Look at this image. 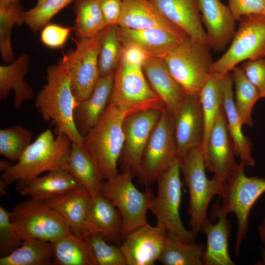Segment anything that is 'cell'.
<instances>
[{
	"label": "cell",
	"mask_w": 265,
	"mask_h": 265,
	"mask_svg": "<svg viewBox=\"0 0 265 265\" xmlns=\"http://www.w3.org/2000/svg\"><path fill=\"white\" fill-rule=\"evenodd\" d=\"M133 177L128 171L119 173L104 181L100 190L120 212L123 240L129 233L148 223L147 212L155 197L148 187L144 192L139 191L132 182Z\"/></svg>",
	"instance_id": "52a82bcc"
},
{
	"label": "cell",
	"mask_w": 265,
	"mask_h": 265,
	"mask_svg": "<svg viewBox=\"0 0 265 265\" xmlns=\"http://www.w3.org/2000/svg\"><path fill=\"white\" fill-rule=\"evenodd\" d=\"M53 264L98 265L88 237L70 233L53 242Z\"/></svg>",
	"instance_id": "4dcf8cb0"
},
{
	"label": "cell",
	"mask_w": 265,
	"mask_h": 265,
	"mask_svg": "<svg viewBox=\"0 0 265 265\" xmlns=\"http://www.w3.org/2000/svg\"><path fill=\"white\" fill-rule=\"evenodd\" d=\"M45 0H38L36 5L40 4L42 3V2H43L44 1H45Z\"/></svg>",
	"instance_id": "816d5d0a"
},
{
	"label": "cell",
	"mask_w": 265,
	"mask_h": 265,
	"mask_svg": "<svg viewBox=\"0 0 265 265\" xmlns=\"http://www.w3.org/2000/svg\"><path fill=\"white\" fill-rule=\"evenodd\" d=\"M150 0L169 22L189 37L209 46L201 18L198 0Z\"/></svg>",
	"instance_id": "44dd1931"
},
{
	"label": "cell",
	"mask_w": 265,
	"mask_h": 265,
	"mask_svg": "<svg viewBox=\"0 0 265 265\" xmlns=\"http://www.w3.org/2000/svg\"><path fill=\"white\" fill-rule=\"evenodd\" d=\"M88 238L98 265H126L120 246L108 243L99 232L91 234Z\"/></svg>",
	"instance_id": "60d3db41"
},
{
	"label": "cell",
	"mask_w": 265,
	"mask_h": 265,
	"mask_svg": "<svg viewBox=\"0 0 265 265\" xmlns=\"http://www.w3.org/2000/svg\"><path fill=\"white\" fill-rule=\"evenodd\" d=\"M203 153L206 169L213 173V177L226 183L233 175L238 163L223 106L210 132Z\"/></svg>",
	"instance_id": "9a60e30c"
},
{
	"label": "cell",
	"mask_w": 265,
	"mask_h": 265,
	"mask_svg": "<svg viewBox=\"0 0 265 265\" xmlns=\"http://www.w3.org/2000/svg\"><path fill=\"white\" fill-rule=\"evenodd\" d=\"M142 67L152 89L161 99L165 108L173 114L186 94L171 75L164 60L149 57Z\"/></svg>",
	"instance_id": "603a6c76"
},
{
	"label": "cell",
	"mask_w": 265,
	"mask_h": 265,
	"mask_svg": "<svg viewBox=\"0 0 265 265\" xmlns=\"http://www.w3.org/2000/svg\"><path fill=\"white\" fill-rule=\"evenodd\" d=\"M74 27L57 24H48L41 31L40 39L46 46L51 48L62 47L66 43Z\"/></svg>",
	"instance_id": "7bdbcfd3"
},
{
	"label": "cell",
	"mask_w": 265,
	"mask_h": 265,
	"mask_svg": "<svg viewBox=\"0 0 265 265\" xmlns=\"http://www.w3.org/2000/svg\"><path fill=\"white\" fill-rule=\"evenodd\" d=\"M105 28L90 37L77 38L75 49L67 52L57 63L69 77L78 102L90 96L100 78L99 56Z\"/></svg>",
	"instance_id": "9c48e42d"
},
{
	"label": "cell",
	"mask_w": 265,
	"mask_h": 265,
	"mask_svg": "<svg viewBox=\"0 0 265 265\" xmlns=\"http://www.w3.org/2000/svg\"><path fill=\"white\" fill-rule=\"evenodd\" d=\"M32 133L19 125L0 130V153L8 159L18 161L31 144Z\"/></svg>",
	"instance_id": "f35d334b"
},
{
	"label": "cell",
	"mask_w": 265,
	"mask_h": 265,
	"mask_svg": "<svg viewBox=\"0 0 265 265\" xmlns=\"http://www.w3.org/2000/svg\"><path fill=\"white\" fill-rule=\"evenodd\" d=\"M261 258L260 261L258 263V265H265V249L263 248L261 251Z\"/></svg>",
	"instance_id": "f907efd6"
},
{
	"label": "cell",
	"mask_w": 265,
	"mask_h": 265,
	"mask_svg": "<svg viewBox=\"0 0 265 265\" xmlns=\"http://www.w3.org/2000/svg\"><path fill=\"white\" fill-rule=\"evenodd\" d=\"M29 55L23 53L13 62L0 66V100H6L13 90V105L17 109L24 102L31 100L34 96V89L24 80L29 70Z\"/></svg>",
	"instance_id": "484cf974"
},
{
	"label": "cell",
	"mask_w": 265,
	"mask_h": 265,
	"mask_svg": "<svg viewBox=\"0 0 265 265\" xmlns=\"http://www.w3.org/2000/svg\"><path fill=\"white\" fill-rule=\"evenodd\" d=\"M178 161L165 170L158 178V192L149 211L157 223L187 242H194L196 235L185 227L180 214L182 183Z\"/></svg>",
	"instance_id": "4fadbf2b"
},
{
	"label": "cell",
	"mask_w": 265,
	"mask_h": 265,
	"mask_svg": "<svg viewBox=\"0 0 265 265\" xmlns=\"http://www.w3.org/2000/svg\"><path fill=\"white\" fill-rule=\"evenodd\" d=\"M244 166L245 164L241 162L238 164L219 196L222 199V211L227 214L233 213L237 219L235 250L236 256L239 254L240 246L247 235L251 209L265 192V179L247 176Z\"/></svg>",
	"instance_id": "ba28073f"
},
{
	"label": "cell",
	"mask_w": 265,
	"mask_h": 265,
	"mask_svg": "<svg viewBox=\"0 0 265 265\" xmlns=\"http://www.w3.org/2000/svg\"><path fill=\"white\" fill-rule=\"evenodd\" d=\"M72 143L70 137L63 133H58L54 139L50 129L42 132L16 164H11L1 171L0 195L6 196L4 188L13 182H16L18 190L42 173L55 170L66 171Z\"/></svg>",
	"instance_id": "6da1fadb"
},
{
	"label": "cell",
	"mask_w": 265,
	"mask_h": 265,
	"mask_svg": "<svg viewBox=\"0 0 265 265\" xmlns=\"http://www.w3.org/2000/svg\"><path fill=\"white\" fill-rule=\"evenodd\" d=\"M205 246L201 243L187 242L167 230L158 261L163 265H203Z\"/></svg>",
	"instance_id": "1f68e13d"
},
{
	"label": "cell",
	"mask_w": 265,
	"mask_h": 265,
	"mask_svg": "<svg viewBox=\"0 0 265 265\" xmlns=\"http://www.w3.org/2000/svg\"><path fill=\"white\" fill-rule=\"evenodd\" d=\"M258 233L260 240L265 249V216L258 226Z\"/></svg>",
	"instance_id": "c3c4849f"
},
{
	"label": "cell",
	"mask_w": 265,
	"mask_h": 265,
	"mask_svg": "<svg viewBox=\"0 0 265 265\" xmlns=\"http://www.w3.org/2000/svg\"><path fill=\"white\" fill-rule=\"evenodd\" d=\"M21 1V0H0V5L19 4Z\"/></svg>",
	"instance_id": "681fc988"
},
{
	"label": "cell",
	"mask_w": 265,
	"mask_h": 265,
	"mask_svg": "<svg viewBox=\"0 0 265 265\" xmlns=\"http://www.w3.org/2000/svg\"><path fill=\"white\" fill-rule=\"evenodd\" d=\"M148 57L145 52L137 46L128 45L123 46L121 58L129 63L142 66Z\"/></svg>",
	"instance_id": "7dc6e473"
},
{
	"label": "cell",
	"mask_w": 265,
	"mask_h": 265,
	"mask_svg": "<svg viewBox=\"0 0 265 265\" xmlns=\"http://www.w3.org/2000/svg\"><path fill=\"white\" fill-rule=\"evenodd\" d=\"M23 239L10 220V212L0 206V257L9 255L22 244Z\"/></svg>",
	"instance_id": "b9f144b4"
},
{
	"label": "cell",
	"mask_w": 265,
	"mask_h": 265,
	"mask_svg": "<svg viewBox=\"0 0 265 265\" xmlns=\"http://www.w3.org/2000/svg\"><path fill=\"white\" fill-rule=\"evenodd\" d=\"M264 5H265V10H264V15L265 16V0H264Z\"/></svg>",
	"instance_id": "f5cc1de1"
},
{
	"label": "cell",
	"mask_w": 265,
	"mask_h": 265,
	"mask_svg": "<svg viewBox=\"0 0 265 265\" xmlns=\"http://www.w3.org/2000/svg\"><path fill=\"white\" fill-rule=\"evenodd\" d=\"M66 171L92 196L100 192L104 180L91 155L84 145L72 142Z\"/></svg>",
	"instance_id": "f546056e"
},
{
	"label": "cell",
	"mask_w": 265,
	"mask_h": 265,
	"mask_svg": "<svg viewBox=\"0 0 265 265\" xmlns=\"http://www.w3.org/2000/svg\"><path fill=\"white\" fill-rule=\"evenodd\" d=\"M198 6L210 48L221 52L236 31V21L229 6L220 0H198Z\"/></svg>",
	"instance_id": "ac0fdd59"
},
{
	"label": "cell",
	"mask_w": 265,
	"mask_h": 265,
	"mask_svg": "<svg viewBox=\"0 0 265 265\" xmlns=\"http://www.w3.org/2000/svg\"><path fill=\"white\" fill-rule=\"evenodd\" d=\"M91 199L89 191L80 185L68 193L43 202L65 219L74 234L88 237L87 221Z\"/></svg>",
	"instance_id": "7402d4cb"
},
{
	"label": "cell",
	"mask_w": 265,
	"mask_h": 265,
	"mask_svg": "<svg viewBox=\"0 0 265 265\" xmlns=\"http://www.w3.org/2000/svg\"><path fill=\"white\" fill-rule=\"evenodd\" d=\"M179 160L173 115L165 108L148 139L136 176L142 185L149 187Z\"/></svg>",
	"instance_id": "30bf717a"
},
{
	"label": "cell",
	"mask_w": 265,
	"mask_h": 265,
	"mask_svg": "<svg viewBox=\"0 0 265 265\" xmlns=\"http://www.w3.org/2000/svg\"><path fill=\"white\" fill-rule=\"evenodd\" d=\"M52 242L35 238L23 240L9 255L0 258V265H51L53 264Z\"/></svg>",
	"instance_id": "d6a6232c"
},
{
	"label": "cell",
	"mask_w": 265,
	"mask_h": 265,
	"mask_svg": "<svg viewBox=\"0 0 265 265\" xmlns=\"http://www.w3.org/2000/svg\"><path fill=\"white\" fill-rule=\"evenodd\" d=\"M122 220L119 210L101 192L92 196L87 221L88 236L99 232L108 241L120 246Z\"/></svg>",
	"instance_id": "d4e9b609"
},
{
	"label": "cell",
	"mask_w": 265,
	"mask_h": 265,
	"mask_svg": "<svg viewBox=\"0 0 265 265\" xmlns=\"http://www.w3.org/2000/svg\"><path fill=\"white\" fill-rule=\"evenodd\" d=\"M207 45L187 37L164 57L171 75L186 94L199 93L212 73L213 61Z\"/></svg>",
	"instance_id": "5b68a950"
},
{
	"label": "cell",
	"mask_w": 265,
	"mask_h": 265,
	"mask_svg": "<svg viewBox=\"0 0 265 265\" xmlns=\"http://www.w3.org/2000/svg\"><path fill=\"white\" fill-rule=\"evenodd\" d=\"M241 67L261 98L265 99V58L246 61Z\"/></svg>",
	"instance_id": "ee69618b"
},
{
	"label": "cell",
	"mask_w": 265,
	"mask_h": 265,
	"mask_svg": "<svg viewBox=\"0 0 265 265\" xmlns=\"http://www.w3.org/2000/svg\"><path fill=\"white\" fill-rule=\"evenodd\" d=\"M75 0H46L24 11V23L34 32L42 30L52 18Z\"/></svg>",
	"instance_id": "ab89813d"
},
{
	"label": "cell",
	"mask_w": 265,
	"mask_h": 265,
	"mask_svg": "<svg viewBox=\"0 0 265 265\" xmlns=\"http://www.w3.org/2000/svg\"><path fill=\"white\" fill-rule=\"evenodd\" d=\"M235 86L234 102L243 125L253 124L252 110L254 106L261 98L260 94L245 75L241 67L237 66L232 71Z\"/></svg>",
	"instance_id": "e575fe53"
},
{
	"label": "cell",
	"mask_w": 265,
	"mask_h": 265,
	"mask_svg": "<svg viewBox=\"0 0 265 265\" xmlns=\"http://www.w3.org/2000/svg\"><path fill=\"white\" fill-rule=\"evenodd\" d=\"M179 164L189 194L188 212L191 231L197 235L203 222L208 218L209 204L215 195L220 196L225 183L206 174L202 146L189 150L179 157Z\"/></svg>",
	"instance_id": "277c9868"
},
{
	"label": "cell",
	"mask_w": 265,
	"mask_h": 265,
	"mask_svg": "<svg viewBox=\"0 0 265 265\" xmlns=\"http://www.w3.org/2000/svg\"><path fill=\"white\" fill-rule=\"evenodd\" d=\"M125 115L108 103L95 126L83 136V144L105 181L119 173L117 165L124 141Z\"/></svg>",
	"instance_id": "3957f363"
},
{
	"label": "cell",
	"mask_w": 265,
	"mask_h": 265,
	"mask_svg": "<svg viewBox=\"0 0 265 265\" xmlns=\"http://www.w3.org/2000/svg\"><path fill=\"white\" fill-rule=\"evenodd\" d=\"M122 48L118 26H107L103 36L99 56L100 77L115 72L121 59Z\"/></svg>",
	"instance_id": "74e56055"
},
{
	"label": "cell",
	"mask_w": 265,
	"mask_h": 265,
	"mask_svg": "<svg viewBox=\"0 0 265 265\" xmlns=\"http://www.w3.org/2000/svg\"><path fill=\"white\" fill-rule=\"evenodd\" d=\"M106 25H117L122 9L123 0H99Z\"/></svg>",
	"instance_id": "bcb514c9"
},
{
	"label": "cell",
	"mask_w": 265,
	"mask_h": 265,
	"mask_svg": "<svg viewBox=\"0 0 265 265\" xmlns=\"http://www.w3.org/2000/svg\"><path fill=\"white\" fill-rule=\"evenodd\" d=\"M80 186L67 171L55 170L44 176L35 178L18 191L23 196L44 202L68 193Z\"/></svg>",
	"instance_id": "f1b7e54d"
},
{
	"label": "cell",
	"mask_w": 265,
	"mask_h": 265,
	"mask_svg": "<svg viewBox=\"0 0 265 265\" xmlns=\"http://www.w3.org/2000/svg\"><path fill=\"white\" fill-rule=\"evenodd\" d=\"M10 212L11 221L23 240L35 238L53 243L72 233L65 219L42 201L30 198Z\"/></svg>",
	"instance_id": "8fae6325"
},
{
	"label": "cell",
	"mask_w": 265,
	"mask_h": 265,
	"mask_svg": "<svg viewBox=\"0 0 265 265\" xmlns=\"http://www.w3.org/2000/svg\"><path fill=\"white\" fill-rule=\"evenodd\" d=\"M24 11L20 3L0 5V52L4 64L16 59L11 46V31L14 25L24 23Z\"/></svg>",
	"instance_id": "8d00e7d4"
},
{
	"label": "cell",
	"mask_w": 265,
	"mask_h": 265,
	"mask_svg": "<svg viewBox=\"0 0 265 265\" xmlns=\"http://www.w3.org/2000/svg\"><path fill=\"white\" fill-rule=\"evenodd\" d=\"M47 83L35 99L36 110L46 121L55 126L57 133L68 135L73 142L84 145L83 137L75 123L74 110L78 104L72 90L69 77L58 65L47 68Z\"/></svg>",
	"instance_id": "7a4b0ae2"
},
{
	"label": "cell",
	"mask_w": 265,
	"mask_h": 265,
	"mask_svg": "<svg viewBox=\"0 0 265 265\" xmlns=\"http://www.w3.org/2000/svg\"><path fill=\"white\" fill-rule=\"evenodd\" d=\"M117 26L132 29L159 28L181 39L188 37L169 22L150 0H123Z\"/></svg>",
	"instance_id": "ffe728a7"
},
{
	"label": "cell",
	"mask_w": 265,
	"mask_h": 265,
	"mask_svg": "<svg viewBox=\"0 0 265 265\" xmlns=\"http://www.w3.org/2000/svg\"><path fill=\"white\" fill-rule=\"evenodd\" d=\"M228 6L236 21L243 16L254 14L264 15V0H228Z\"/></svg>",
	"instance_id": "f6af8a7d"
},
{
	"label": "cell",
	"mask_w": 265,
	"mask_h": 265,
	"mask_svg": "<svg viewBox=\"0 0 265 265\" xmlns=\"http://www.w3.org/2000/svg\"><path fill=\"white\" fill-rule=\"evenodd\" d=\"M233 80L228 73L223 79V103L227 128L234 145L235 155L239 157L245 165L253 166L255 160L252 155V144L250 139L242 131L243 126L234 102Z\"/></svg>",
	"instance_id": "4316f807"
},
{
	"label": "cell",
	"mask_w": 265,
	"mask_h": 265,
	"mask_svg": "<svg viewBox=\"0 0 265 265\" xmlns=\"http://www.w3.org/2000/svg\"><path fill=\"white\" fill-rule=\"evenodd\" d=\"M118 31L122 46H137L152 57L163 58L170 49L183 40L159 28L132 29L118 26Z\"/></svg>",
	"instance_id": "83f0119b"
},
{
	"label": "cell",
	"mask_w": 265,
	"mask_h": 265,
	"mask_svg": "<svg viewBox=\"0 0 265 265\" xmlns=\"http://www.w3.org/2000/svg\"><path fill=\"white\" fill-rule=\"evenodd\" d=\"M74 10L76 20L74 28L77 38L93 36L107 26L99 0H75Z\"/></svg>",
	"instance_id": "d590c367"
},
{
	"label": "cell",
	"mask_w": 265,
	"mask_h": 265,
	"mask_svg": "<svg viewBox=\"0 0 265 265\" xmlns=\"http://www.w3.org/2000/svg\"><path fill=\"white\" fill-rule=\"evenodd\" d=\"M238 21L230 46L213 62L212 72L225 75L240 62L265 58V16L250 14L242 17Z\"/></svg>",
	"instance_id": "7c38bea8"
},
{
	"label": "cell",
	"mask_w": 265,
	"mask_h": 265,
	"mask_svg": "<svg viewBox=\"0 0 265 265\" xmlns=\"http://www.w3.org/2000/svg\"><path fill=\"white\" fill-rule=\"evenodd\" d=\"M162 111L149 109L124 117V141L118 162L122 172L136 176L148 139Z\"/></svg>",
	"instance_id": "5bb4252c"
},
{
	"label": "cell",
	"mask_w": 265,
	"mask_h": 265,
	"mask_svg": "<svg viewBox=\"0 0 265 265\" xmlns=\"http://www.w3.org/2000/svg\"><path fill=\"white\" fill-rule=\"evenodd\" d=\"M224 76L212 72L199 93L204 121V135L202 144L203 151L217 115L222 107Z\"/></svg>",
	"instance_id": "836d02e7"
},
{
	"label": "cell",
	"mask_w": 265,
	"mask_h": 265,
	"mask_svg": "<svg viewBox=\"0 0 265 265\" xmlns=\"http://www.w3.org/2000/svg\"><path fill=\"white\" fill-rule=\"evenodd\" d=\"M115 72L100 77L90 96L78 102L75 107V123L82 136L95 126L109 103Z\"/></svg>",
	"instance_id": "cb8c5ba5"
},
{
	"label": "cell",
	"mask_w": 265,
	"mask_h": 265,
	"mask_svg": "<svg viewBox=\"0 0 265 265\" xmlns=\"http://www.w3.org/2000/svg\"><path fill=\"white\" fill-rule=\"evenodd\" d=\"M212 217L207 218L203 222L200 232L207 237V244L202 256L204 265H235L230 257L228 240L231 229L230 221L227 214L224 212L219 203H215L212 211Z\"/></svg>",
	"instance_id": "d6986e66"
},
{
	"label": "cell",
	"mask_w": 265,
	"mask_h": 265,
	"mask_svg": "<svg viewBox=\"0 0 265 265\" xmlns=\"http://www.w3.org/2000/svg\"><path fill=\"white\" fill-rule=\"evenodd\" d=\"M167 231L161 224L148 223L127 235L120 245L126 265H154L162 253Z\"/></svg>",
	"instance_id": "2e32d148"
},
{
	"label": "cell",
	"mask_w": 265,
	"mask_h": 265,
	"mask_svg": "<svg viewBox=\"0 0 265 265\" xmlns=\"http://www.w3.org/2000/svg\"><path fill=\"white\" fill-rule=\"evenodd\" d=\"M109 103L125 116L149 109H165L147 82L142 66L121 58L115 72Z\"/></svg>",
	"instance_id": "8992f818"
},
{
	"label": "cell",
	"mask_w": 265,
	"mask_h": 265,
	"mask_svg": "<svg viewBox=\"0 0 265 265\" xmlns=\"http://www.w3.org/2000/svg\"><path fill=\"white\" fill-rule=\"evenodd\" d=\"M172 114L179 157L191 149L202 146L205 129L199 93L186 94Z\"/></svg>",
	"instance_id": "e0dca14e"
}]
</instances>
